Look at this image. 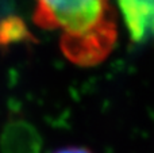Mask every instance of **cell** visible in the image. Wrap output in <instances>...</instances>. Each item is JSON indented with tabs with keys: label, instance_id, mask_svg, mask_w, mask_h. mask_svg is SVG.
<instances>
[{
	"label": "cell",
	"instance_id": "7a4b0ae2",
	"mask_svg": "<svg viewBox=\"0 0 154 153\" xmlns=\"http://www.w3.org/2000/svg\"><path fill=\"white\" fill-rule=\"evenodd\" d=\"M133 41L149 39L154 37V0H118Z\"/></svg>",
	"mask_w": 154,
	"mask_h": 153
},
{
	"label": "cell",
	"instance_id": "6da1fadb",
	"mask_svg": "<svg viewBox=\"0 0 154 153\" xmlns=\"http://www.w3.org/2000/svg\"><path fill=\"white\" fill-rule=\"evenodd\" d=\"M34 22L58 31L61 52L80 67L104 61L118 37L109 0H35Z\"/></svg>",
	"mask_w": 154,
	"mask_h": 153
},
{
	"label": "cell",
	"instance_id": "3957f363",
	"mask_svg": "<svg viewBox=\"0 0 154 153\" xmlns=\"http://www.w3.org/2000/svg\"><path fill=\"white\" fill-rule=\"evenodd\" d=\"M53 153H92V152L85 148H81V146H68V148L58 149V151Z\"/></svg>",
	"mask_w": 154,
	"mask_h": 153
}]
</instances>
